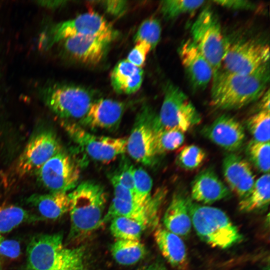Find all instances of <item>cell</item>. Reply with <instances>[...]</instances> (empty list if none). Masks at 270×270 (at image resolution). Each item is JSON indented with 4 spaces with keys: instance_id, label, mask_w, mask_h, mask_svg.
<instances>
[{
    "instance_id": "cell-1",
    "label": "cell",
    "mask_w": 270,
    "mask_h": 270,
    "mask_svg": "<svg viewBox=\"0 0 270 270\" xmlns=\"http://www.w3.org/2000/svg\"><path fill=\"white\" fill-rule=\"evenodd\" d=\"M211 103L222 110H237L254 102L266 90L270 80L269 64L252 73L240 74L222 68L214 74Z\"/></svg>"
},
{
    "instance_id": "cell-2",
    "label": "cell",
    "mask_w": 270,
    "mask_h": 270,
    "mask_svg": "<svg viewBox=\"0 0 270 270\" xmlns=\"http://www.w3.org/2000/svg\"><path fill=\"white\" fill-rule=\"evenodd\" d=\"M82 246L66 247L62 233L34 236L26 248V270H86Z\"/></svg>"
},
{
    "instance_id": "cell-3",
    "label": "cell",
    "mask_w": 270,
    "mask_h": 270,
    "mask_svg": "<svg viewBox=\"0 0 270 270\" xmlns=\"http://www.w3.org/2000/svg\"><path fill=\"white\" fill-rule=\"evenodd\" d=\"M70 228L69 240L86 236L102 224L107 201L104 188L98 183L84 181L69 193Z\"/></svg>"
},
{
    "instance_id": "cell-4",
    "label": "cell",
    "mask_w": 270,
    "mask_h": 270,
    "mask_svg": "<svg viewBox=\"0 0 270 270\" xmlns=\"http://www.w3.org/2000/svg\"><path fill=\"white\" fill-rule=\"evenodd\" d=\"M189 212L198 236L209 245L226 248L242 240L236 226L220 209L196 204L190 198Z\"/></svg>"
},
{
    "instance_id": "cell-5",
    "label": "cell",
    "mask_w": 270,
    "mask_h": 270,
    "mask_svg": "<svg viewBox=\"0 0 270 270\" xmlns=\"http://www.w3.org/2000/svg\"><path fill=\"white\" fill-rule=\"evenodd\" d=\"M201 116L187 95L176 85L168 82L160 112L154 127L156 130H173L184 133L198 124Z\"/></svg>"
},
{
    "instance_id": "cell-6",
    "label": "cell",
    "mask_w": 270,
    "mask_h": 270,
    "mask_svg": "<svg viewBox=\"0 0 270 270\" xmlns=\"http://www.w3.org/2000/svg\"><path fill=\"white\" fill-rule=\"evenodd\" d=\"M190 33L191 40L210 63L214 74L222 68L228 42L224 37L218 18L210 8L199 14L192 25Z\"/></svg>"
},
{
    "instance_id": "cell-7",
    "label": "cell",
    "mask_w": 270,
    "mask_h": 270,
    "mask_svg": "<svg viewBox=\"0 0 270 270\" xmlns=\"http://www.w3.org/2000/svg\"><path fill=\"white\" fill-rule=\"evenodd\" d=\"M117 34L102 16L94 12H88L52 26L42 36L40 44L42 48L48 49L54 44L74 36H96L112 42Z\"/></svg>"
},
{
    "instance_id": "cell-8",
    "label": "cell",
    "mask_w": 270,
    "mask_h": 270,
    "mask_svg": "<svg viewBox=\"0 0 270 270\" xmlns=\"http://www.w3.org/2000/svg\"><path fill=\"white\" fill-rule=\"evenodd\" d=\"M60 124L70 138L92 160L110 162L126 152L127 138H112L90 134L80 124L62 120Z\"/></svg>"
},
{
    "instance_id": "cell-9",
    "label": "cell",
    "mask_w": 270,
    "mask_h": 270,
    "mask_svg": "<svg viewBox=\"0 0 270 270\" xmlns=\"http://www.w3.org/2000/svg\"><path fill=\"white\" fill-rule=\"evenodd\" d=\"M43 97L48 108L66 120H81L93 102L88 90L75 86H50L44 90Z\"/></svg>"
},
{
    "instance_id": "cell-10",
    "label": "cell",
    "mask_w": 270,
    "mask_h": 270,
    "mask_svg": "<svg viewBox=\"0 0 270 270\" xmlns=\"http://www.w3.org/2000/svg\"><path fill=\"white\" fill-rule=\"evenodd\" d=\"M268 44L249 39L228 44L222 64L228 72L249 74L269 64Z\"/></svg>"
},
{
    "instance_id": "cell-11",
    "label": "cell",
    "mask_w": 270,
    "mask_h": 270,
    "mask_svg": "<svg viewBox=\"0 0 270 270\" xmlns=\"http://www.w3.org/2000/svg\"><path fill=\"white\" fill-rule=\"evenodd\" d=\"M156 116L150 106H142L127 138L126 152L136 162L145 166L152 164L156 156L154 127Z\"/></svg>"
},
{
    "instance_id": "cell-12",
    "label": "cell",
    "mask_w": 270,
    "mask_h": 270,
    "mask_svg": "<svg viewBox=\"0 0 270 270\" xmlns=\"http://www.w3.org/2000/svg\"><path fill=\"white\" fill-rule=\"evenodd\" d=\"M36 174L40 182L50 192L74 189L80 178L78 166L62 150L48 160Z\"/></svg>"
},
{
    "instance_id": "cell-13",
    "label": "cell",
    "mask_w": 270,
    "mask_h": 270,
    "mask_svg": "<svg viewBox=\"0 0 270 270\" xmlns=\"http://www.w3.org/2000/svg\"><path fill=\"white\" fill-rule=\"evenodd\" d=\"M62 150L54 133L44 130L35 134L26 144L16 165V172L21 176L37 172L51 158Z\"/></svg>"
},
{
    "instance_id": "cell-14",
    "label": "cell",
    "mask_w": 270,
    "mask_h": 270,
    "mask_svg": "<svg viewBox=\"0 0 270 270\" xmlns=\"http://www.w3.org/2000/svg\"><path fill=\"white\" fill-rule=\"evenodd\" d=\"M178 54L192 88L196 90L206 88L212 80L214 71L191 38L182 42Z\"/></svg>"
},
{
    "instance_id": "cell-15",
    "label": "cell",
    "mask_w": 270,
    "mask_h": 270,
    "mask_svg": "<svg viewBox=\"0 0 270 270\" xmlns=\"http://www.w3.org/2000/svg\"><path fill=\"white\" fill-rule=\"evenodd\" d=\"M204 136L228 151L238 150L245 140V130L242 125L234 117L222 114L202 130Z\"/></svg>"
},
{
    "instance_id": "cell-16",
    "label": "cell",
    "mask_w": 270,
    "mask_h": 270,
    "mask_svg": "<svg viewBox=\"0 0 270 270\" xmlns=\"http://www.w3.org/2000/svg\"><path fill=\"white\" fill-rule=\"evenodd\" d=\"M222 170L230 190L240 200L247 196L256 182L250 162L240 156L230 153L224 158Z\"/></svg>"
},
{
    "instance_id": "cell-17",
    "label": "cell",
    "mask_w": 270,
    "mask_h": 270,
    "mask_svg": "<svg viewBox=\"0 0 270 270\" xmlns=\"http://www.w3.org/2000/svg\"><path fill=\"white\" fill-rule=\"evenodd\" d=\"M125 108L123 102L107 98L96 100L92 102L86 114L80 120V123L92 129L117 128Z\"/></svg>"
},
{
    "instance_id": "cell-18",
    "label": "cell",
    "mask_w": 270,
    "mask_h": 270,
    "mask_svg": "<svg viewBox=\"0 0 270 270\" xmlns=\"http://www.w3.org/2000/svg\"><path fill=\"white\" fill-rule=\"evenodd\" d=\"M230 195V190L210 168L200 171L191 184L192 200L204 204H210Z\"/></svg>"
},
{
    "instance_id": "cell-19",
    "label": "cell",
    "mask_w": 270,
    "mask_h": 270,
    "mask_svg": "<svg viewBox=\"0 0 270 270\" xmlns=\"http://www.w3.org/2000/svg\"><path fill=\"white\" fill-rule=\"evenodd\" d=\"M63 40L65 50L71 56L82 63L92 64L101 61L111 42L90 36H74Z\"/></svg>"
},
{
    "instance_id": "cell-20",
    "label": "cell",
    "mask_w": 270,
    "mask_h": 270,
    "mask_svg": "<svg viewBox=\"0 0 270 270\" xmlns=\"http://www.w3.org/2000/svg\"><path fill=\"white\" fill-rule=\"evenodd\" d=\"M190 199L183 191L176 192L164 216L165 228L178 236H187L191 230Z\"/></svg>"
},
{
    "instance_id": "cell-21",
    "label": "cell",
    "mask_w": 270,
    "mask_h": 270,
    "mask_svg": "<svg viewBox=\"0 0 270 270\" xmlns=\"http://www.w3.org/2000/svg\"><path fill=\"white\" fill-rule=\"evenodd\" d=\"M155 241L164 257L174 267L183 269L188 264L185 244L180 236L159 228L154 234Z\"/></svg>"
},
{
    "instance_id": "cell-22",
    "label": "cell",
    "mask_w": 270,
    "mask_h": 270,
    "mask_svg": "<svg viewBox=\"0 0 270 270\" xmlns=\"http://www.w3.org/2000/svg\"><path fill=\"white\" fill-rule=\"evenodd\" d=\"M28 204L34 206L42 218L56 220L69 212L70 197L66 192L34 194L28 198Z\"/></svg>"
},
{
    "instance_id": "cell-23",
    "label": "cell",
    "mask_w": 270,
    "mask_h": 270,
    "mask_svg": "<svg viewBox=\"0 0 270 270\" xmlns=\"http://www.w3.org/2000/svg\"><path fill=\"white\" fill-rule=\"evenodd\" d=\"M144 71L126 60L114 68L110 80L114 90L118 94H131L138 91L142 82Z\"/></svg>"
},
{
    "instance_id": "cell-24",
    "label": "cell",
    "mask_w": 270,
    "mask_h": 270,
    "mask_svg": "<svg viewBox=\"0 0 270 270\" xmlns=\"http://www.w3.org/2000/svg\"><path fill=\"white\" fill-rule=\"evenodd\" d=\"M270 173L263 174L255 182L253 188L246 198L240 200L238 208L242 212H252L266 208L270 203Z\"/></svg>"
},
{
    "instance_id": "cell-25",
    "label": "cell",
    "mask_w": 270,
    "mask_h": 270,
    "mask_svg": "<svg viewBox=\"0 0 270 270\" xmlns=\"http://www.w3.org/2000/svg\"><path fill=\"white\" fill-rule=\"evenodd\" d=\"M110 230L117 239L140 240L149 222L125 216H116L111 220Z\"/></svg>"
},
{
    "instance_id": "cell-26",
    "label": "cell",
    "mask_w": 270,
    "mask_h": 270,
    "mask_svg": "<svg viewBox=\"0 0 270 270\" xmlns=\"http://www.w3.org/2000/svg\"><path fill=\"white\" fill-rule=\"evenodd\" d=\"M111 252L118 263L131 265L142 259L146 250L140 240L117 239L112 246Z\"/></svg>"
},
{
    "instance_id": "cell-27",
    "label": "cell",
    "mask_w": 270,
    "mask_h": 270,
    "mask_svg": "<svg viewBox=\"0 0 270 270\" xmlns=\"http://www.w3.org/2000/svg\"><path fill=\"white\" fill-rule=\"evenodd\" d=\"M35 218L24 208L16 206H0V234L10 232L20 224Z\"/></svg>"
},
{
    "instance_id": "cell-28",
    "label": "cell",
    "mask_w": 270,
    "mask_h": 270,
    "mask_svg": "<svg viewBox=\"0 0 270 270\" xmlns=\"http://www.w3.org/2000/svg\"><path fill=\"white\" fill-rule=\"evenodd\" d=\"M133 176L134 200L138 204L147 207L153 200L150 195L152 180L148 172L141 167L134 168Z\"/></svg>"
},
{
    "instance_id": "cell-29",
    "label": "cell",
    "mask_w": 270,
    "mask_h": 270,
    "mask_svg": "<svg viewBox=\"0 0 270 270\" xmlns=\"http://www.w3.org/2000/svg\"><path fill=\"white\" fill-rule=\"evenodd\" d=\"M246 154L249 160L258 170L264 174L269 173L270 142H260L252 140L246 146Z\"/></svg>"
},
{
    "instance_id": "cell-30",
    "label": "cell",
    "mask_w": 270,
    "mask_h": 270,
    "mask_svg": "<svg viewBox=\"0 0 270 270\" xmlns=\"http://www.w3.org/2000/svg\"><path fill=\"white\" fill-rule=\"evenodd\" d=\"M205 0H166L160 2V12L166 20H172L193 12L202 6Z\"/></svg>"
},
{
    "instance_id": "cell-31",
    "label": "cell",
    "mask_w": 270,
    "mask_h": 270,
    "mask_svg": "<svg viewBox=\"0 0 270 270\" xmlns=\"http://www.w3.org/2000/svg\"><path fill=\"white\" fill-rule=\"evenodd\" d=\"M270 111L260 110L248 118L246 128L253 140L260 142H270Z\"/></svg>"
},
{
    "instance_id": "cell-32",
    "label": "cell",
    "mask_w": 270,
    "mask_h": 270,
    "mask_svg": "<svg viewBox=\"0 0 270 270\" xmlns=\"http://www.w3.org/2000/svg\"><path fill=\"white\" fill-rule=\"evenodd\" d=\"M156 155L175 150L184 142V133L173 130H155Z\"/></svg>"
},
{
    "instance_id": "cell-33",
    "label": "cell",
    "mask_w": 270,
    "mask_h": 270,
    "mask_svg": "<svg viewBox=\"0 0 270 270\" xmlns=\"http://www.w3.org/2000/svg\"><path fill=\"white\" fill-rule=\"evenodd\" d=\"M206 157V152L202 148L190 144L180 150L176 156V164L184 170H192L200 167Z\"/></svg>"
},
{
    "instance_id": "cell-34",
    "label": "cell",
    "mask_w": 270,
    "mask_h": 270,
    "mask_svg": "<svg viewBox=\"0 0 270 270\" xmlns=\"http://www.w3.org/2000/svg\"><path fill=\"white\" fill-rule=\"evenodd\" d=\"M161 32L162 28L159 21L155 18H149L140 26L134 35V40L136 42H146L153 50L160 40Z\"/></svg>"
},
{
    "instance_id": "cell-35",
    "label": "cell",
    "mask_w": 270,
    "mask_h": 270,
    "mask_svg": "<svg viewBox=\"0 0 270 270\" xmlns=\"http://www.w3.org/2000/svg\"><path fill=\"white\" fill-rule=\"evenodd\" d=\"M152 50L151 46L144 42H136L135 46L128 55L126 60L140 68L144 64L146 56Z\"/></svg>"
},
{
    "instance_id": "cell-36",
    "label": "cell",
    "mask_w": 270,
    "mask_h": 270,
    "mask_svg": "<svg viewBox=\"0 0 270 270\" xmlns=\"http://www.w3.org/2000/svg\"><path fill=\"white\" fill-rule=\"evenodd\" d=\"M134 166L127 160L122 162L118 168L112 174L124 186L134 194Z\"/></svg>"
},
{
    "instance_id": "cell-37",
    "label": "cell",
    "mask_w": 270,
    "mask_h": 270,
    "mask_svg": "<svg viewBox=\"0 0 270 270\" xmlns=\"http://www.w3.org/2000/svg\"><path fill=\"white\" fill-rule=\"evenodd\" d=\"M20 254V243L14 240L6 239L0 234V256L16 258Z\"/></svg>"
},
{
    "instance_id": "cell-38",
    "label": "cell",
    "mask_w": 270,
    "mask_h": 270,
    "mask_svg": "<svg viewBox=\"0 0 270 270\" xmlns=\"http://www.w3.org/2000/svg\"><path fill=\"white\" fill-rule=\"evenodd\" d=\"M212 2L224 8L234 10H254L256 4L249 0H220Z\"/></svg>"
},
{
    "instance_id": "cell-39",
    "label": "cell",
    "mask_w": 270,
    "mask_h": 270,
    "mask_svg": "<svg viewBox=\"0 0 270 270\" xmlns=\"http://www.w3.org/2000/svg\"><path fill=\"white\" fill-rule=\"evenodd\" d=\"M102 6L108 14L118 16H122L128 8V2L126 0H105L102 2Z\"/></svg>"
},
{
    "instance_id": "cell-40",
    "label": "cell",
    "mask_w": 270,
    "mask_h": 270,
    "mask_svg": "<svg viewBox=\"0 0 270 270\" xmlns=\"http://www.w3.org/2000/svg\"><path fill=\"white\" fill-rule=\"evenodd\" d=\"M110 180L114 190V198L134 200V194L122 184L112 174L110 176Z\"/></svg>"
},
{
    "instance_id": "cell-41",
    "label": "cell",
    "mask_w": 270,
    "mask_h": 270,
    "mask_svg": "<svg viewBox=\"0 0 270 270\" xmlns=\"http://www.w3.org/2000/svg\"><path fill=\"white\" fill-rule=\"evenodd\" d=\"M260 100L258 103V108L260 110L270 111V93L269 90L268 89L260 98Z\"/></svg>"
},
{
    "instance_id": "cell-42",
    "label": "cell",
    "mask_w": 270,
    "mask_h": 270,
    "mask_svg": "<svg viewBox=\"0 0 270 270\" xmlns=\"http://www.w3.org/2000/svg\"><path fill=\"white\" fill-rule=\"evenodd\" d=\"M66 1L62 0H47V1H40L38 2L40 4L48 7V8H56L62 4L64 2H66Z\"/></svg>"
},
{
    "instance_id": "cell-43",
    "label": "cell",
    "mask_w": 270,
    "mask_h": 270,
    "mask_svg": "<svg viewBox=\"0 0 270 270\" xmlns=\"http://www.w3.org/2000/svg\"><path fill=\"white\" fill-rule=\"evenodd\" d=\"M152 270H166L164 268L162 267L161 266H158L154 267Z\"/></svg>"
},
{
    "instance_id": "cell-44",
    "label": "cell",
    "mask_w": 270,
    "mask_h": 270,
    "mask_svg": "<svg viewBox=\"0 0 270 270\" xmlns=\"http://www.w3.org/2000/svg\"><path fill=\"white\" fill-rule=\"evenodd\" d=\"M0 270H1L0 264Z\"/></svg>"
}]
</instances>
